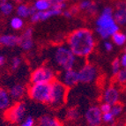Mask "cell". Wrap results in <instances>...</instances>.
I'll return each mask as SVG.
<instances>
[{
	"instance_id": "9a60e30c",
	"label": "cell",
	"mask_w": 126,
	"mask_h": 126,
	"mask_svg": "<svg viewBox=\"0 0 126 126\" xmlns=\"http://www.w3.org/2000/svg\"><path fill=\"white\" fill-rule=\"evenodd\" d=\"M36 126H63L58 118L50 115H43L38 119Z\"/></svg>"
},
{
	"instance_id": "7bdbcfd3",
	"label": "cell",
	"mask_w": 126,
	"mask_h": 126,
	"mask_svg": "<svg viewBox=\"0 0 126 126\" xmlns=\"http://www.w3.org/2000/svg\"><path fill=\"white\" fill-rule=\"evenodd\" d=\"M124 126H126V122H125V124H124Z\"/></svg>"
},
{
	"instance_id": "8d00e7d4",
	"label": "cell",
	"mask_w": 126,
	"mask_h": 126,
	"mask_svg": "<svg viewBox=\"0 0 126 126\" xmlns=\"http://www.w3.org/2000/svg\"><path fill=\"white\" fill-rule=\"evenodd\" d=\"M70 11H71V13H72V15L77 14V13H79V5H78V6H76V5L72 6V8L70 9Z\"/></svg>"
},
{
	"instance_id": "7a4b0ae2",
	"label": "cell",
	"mask_w": 126,
	"mask_h": 126,
	"mask_svg": "<svg viewBox=\"0 0 126 126\" xmlns=\"http://www.w3.org/2000/svg\"><path fill=\"white\" fill-rule=\"evenodd\" d=\"M53 61L57 67L62 71L70 69H75L77 64V59L74 53L71 50L68 45H59L57 46L53 51Z\"/></svg>"
},
{
	"instance_id": "836d02e7",
	"label": "cell",
	"mask_w": 126,
	"mask_h": 126,
	"mask_svg": "<svg viewBox=\"0 0 126 126\" xmlns=\"http://www.w3.org/2000/svg\"><path fill=\"white\" fill-rule=\"evenodd\" d=\"M97 10H98V8H97V5L94 4H94H92V6H91L88 10L86 11V13H89V14H95V13H97Z\"/></svg>"
},
{
	"instance_id": "e575fe53",
	"label": "cell",
	"mask_w": 126,
	"mask_h": 126,
	"mask_svg": "<svg viewBox=\"0 0 126 126\" xmlns=\"http://www.w3.org/2000/svg\"><path fill=\"white\" fill-rule=\"evenodd\" d=\"M104 48H105V49L108 52H109V51H111L113 49V44L110 42H104Z\"/></svg>"
},
{
	"instance_id": "ac0fdd59",
	"label": "cell",
	"mask_w": 126,
	"mask_h": 126,
	"mask_svg": "<svg viewBox=\"0 0 126 126\" xmlns=\"http://www.w3.org/2000/svg\"><path fill=\"white\" fill-rule=\"evenodd\" d=\"M37 11L36 9L34 8V6H28L27 4H19L16 8V13L19 17L20 18H27V17H30L32 15L35 13Z\"/></svg>"
},
{
	"instance_id": "1f68e13d",
	"label": "cell",
	"mask_w": 126,
	"mask_h": 126,
	"mask_svg": "<svg viewBox=\"0 0 126 126\" xmlns=\"http://www.w3.org/2000/svg\"><path fill=\"white\" fill-rule=\"evenodd\" d=\"M111 108H112V105H110V104L108 102H102L101 104V106H100V109H101V111L102 114L111 112Z\"/></svg>"
},
{
	"instance_id": "52a82bcc",
	"label": "cell",
	"mask_w": 126,
	"mask_h": 126,
	"mask_svg": "<svg viewBox=\"0 0 126 126\" xmlns=\"http://www.w3.org/2000/svg\"><path fill=\"white\" fill-rule=\"evenodd\" d=\"M26 112V103L23 101H17L4 111V119L11 124H20L25 118Z\"/></svg>"
},
{
	"instance_id": "d4e9b609",
	"label": "cell",
	"mask_w": 126,
	"mask_h": 126,
	"mask_svg": "<svg viewBox=\"0 0 126 126\" xmlns=\"http://www.w3.org/2000/svg\"><path fill=\"white\" fill-rule=\"evenodd\" d=\"M116 80L120 84H125L126 83V67L123 70H120L119 72L114 76Z\"/></svg>"
},
{
	"instance_id": "8992f818",
	"label": "cell",
	"mask_w": 126,
	"mask_h": 126,
	"mask_svg": "<svg viewBox=\"0 0 126 126\" xmlns=\"http://www.w3.org/2000/svg\"><path fill=\"white\" fill-rule=\"evenodd\" d=\"M57 79V74L49 66H40L32 72L30 75L31 84L34 83H52Z\"/></svg>"
},
{
	"instance_id": "83f0119b",
	"label": "cell",
	"mask_w": 126,
	"mask_h": 126,
	"mask_svg": "<svg viewBox=\"0 0 126 126\" xmlns=\"http://www.w3.org/2000/svg\"><path fill=\"white\" fill-rule=\"evenodd\" d=\"M19 126H36L35 120L34 119V117L28 116L24 118L23 121L19 124Z\"/></svg>"
},
{
	"instance_id": "e0dca14e",
	"label": "cell",
	"mask_w": 126,
	"mask_h": 126,
	"mask_svg": "<svg viewBox=\"0 0 126 126\" xmlns=\"http://www.w3.org/2000/svg\"><path fill=\"white\" fill-rule=\"evenodd\" d=\"M12 105V97L9 91L0 87V110H6Z\"/></svg>"
},
{
	"instance_id": "74e56055",
	"label": "cell",
	"mask_w": 126,
	"mask_h": 126,
	"mask_svg": "<svg viewBox=\"0 0 126 126\" xmlns=\"http://www.w3.org/2000/svg\"><path fill=\"white\" fill-rule=\"evenodd\" d=\"M63 15L65 18H72V13H71L70 10H64L63 12Z\"/></svg>"
},
{
	"instance_id": "ba28073f",
	"label": "cell",
	"mask_w": 126,
	"mask_h": 126,
	"mask_svg": "<svg viewBox=\"0 0 126 126\" xmlns=\"http://www.w3.org/2000/svg\"><path fill=\"white\" fill-rule=\"evenodd\" d=\"M79 82L83 84H90L97 77V69L92 63H86L78 70Z\"/></svg>"
},
{
	"instance_id": "f546056e",
	"label": "cell",
	"mask_w": 126,
	"mask_h": 126,
	"mask_svg": "<svg viewBox=\"0 0 126 126\" xmlns=\"http://www.w3.org/2000/svg\"><path fill=\"white\" fill-rule=\"evenodd\" d=\"M93 4H94V2L91 1V0H83V1H81V2L79 3V10L86 11H86L92 6Z\"/></svg>"
},
{
	"instance_id": "30bf717a",
	"label": "cell",
	"mask_w": 126,
	"mask_h": 126,
	"mask_svg": "<svg viewBox=\"0 0 126 126\" xmlns=\"http://www.w3.org/2000/svg\"><path fill=\"white\" fill-rule=\"evenodd\" d=\"M57 79L60 82H62L64 86H66L68 88L73 87L74 86L79 83V82L78 71L76 69H70L62 71L61 73L59 74Z\"/></svg>"
},
{
	"instance_id": "60d3db41",
	"label": "cell",
	"mask_w": 126,
	"mask_h": 126,
	"mask_svg": "<svg viewBox=\"0 0 126 126\" xmlns=\"http://www.w3.org/2000/svg\"><path fill=\"white\" fill-rule=\"evenodd\" d=\"M7 2V0H0V6H2L3 4H5Z\"/></svg>"
},
{
	"instance_id": "4dcf8cb0",
	"label": "cell",
	"mask_w": 126,
	"mask_h": 126,
	"mask_svg": "<svg viewBox=\"0 0 126 126\" xmlns=\"http://www.w3.org/2000/svg\"><path fill=\"white\" fill-rule=\"evenodd\" d=\"M114 118H115V116H114L111 112L102 114V122L103 123H106V124L112 123L114 121Z\"/></svg>"
},
{
	"instance_id": "3957f363",
	"label": "cell",
	"mask_w": 126,
	"mask_h": 126,
	"mask_svg": "<svg viewBox=\"0 0 126 126\" xmlns=\"http://www.w3.org/2000/svg\"><path fill=\"white\" fill-rule=\"evenodd\" d=\"M119 31V26L116 24L113 14H107L101 12L96 19V32L102 39H108L115 33Z\"/></svg>"
},
{
	"instance_id": "d6986e66",
	"label": "cell",
	"mask_w": 126,
	"mask_h": 126,
	"mask_svg": "<svg viewBox=\"0 0 126 126\" xmlns=\"http://www.w3.org/2000/svg\"><path fill=\"white\" fill-rule=\"evenodd\" d=\"M113 17L118 26L126 25V6L116 7L113 13Z\"/></svg>"
},
{
	"instance_id": "7c38bea8",
	"label": "cell",
	"mask_w": 126,
	"mask_h": 126,
	"mask_svg": "<svg viewBox=\"0 0 126 126\" xmlns=\"http://www.w3.org/2000/svg\"><path fill=\"white\" fill-rule=\"evenodd\" d=\"M23 50L28 51L34 47V40H33V29L31 27H28L19 35V44Z\"/></svg>"
},
{
	"instance_id": "d6a6232c",
	"label": "cell",
	"mask_w": 126,
	"mask_h": 126,
	"mask_svg": "<svg viewBox=\"0 0 126 126\" xmlns=\"http://www.w3.org/2000/svg\"><path fill=\"white\" fill-rule=\"evenodd\" d=\"M65 7H66V4H65V3H58V4H52L51 8L57 9V10H62V11H63V9H64Z\"/></svg>"
},
{
	"instance_id": "44dd1931",
	"label": "cell",
	"mask_w": 126,
	"mask_h": 126,
	"mask_svg": "<svg viewBox=\"0 0 126 126\" xmlns=\"http://www.w3.org/2000/svg\"><path fill=\"white\" fill-rule=\"evenodd\" d=\"M65 116H66V118H67L68 120L76 121V120H78L79 118V116H80L79 110L78 108H76V107L70 108V109H67Z\"/></svg>"
},
{
	"instance_id": "5bb4252c",
	"label": "cell",
	"mask_w": 126,
	"mask_h": 126,
	"mask_svg": "<svg viewBox=\"0 0 126 126\" xmlns=\"http://www.w3.org/2000/svg\"><path fill=\"white\" fill-rule=\"evenodd\" d=\"M19 44V35L16 34H2L0 35V45L7 48H13Z\"/></svg>"
},
{
	"instance_id": "8fae6325",
	"label": "cell",
	"mask_w": 126,
	"mask_h": 126,
	"mask_svg": "<svg viewBox=\"0 0 126 126\" xmlns=\"http://www.w3.org/2000/svg\"><path fill=\"white\" fill-rule=\"evenodd\" d=\"M62 13H63L62 10H57V9L53 8H50L46 11H42V12H38L37 11L35 13L30 16V19H31V22H33V23H37L39 21H43L50 19L52 17H55V16H58Z\"/></svg>"
},
{
	"instance_id": "f1b7e54d",
	"label": "cell",
	"mask_w": 126,
	"mask_h": 126,
	"mask_svg": "<svg viewBox=\"0 0 126 126\" xmlns=\"http://www.w3.org/2000/svg\"><path fill=\"white\" fill-rule=\"evenodd\" d=\"M120 66H121V62L119 58H115L111 63V68H112V73L113 76H115L118 72L120 71Z\"/></svg>"
},
{
	"instance_id": "5b68a950",
	"label": "cell",
	"mask_w": 126,
	"mask_h": 126,
	"mask_svg": "<svg viewBox=\"0 0 126 126\" xmlns=\"http://www.w3.org/2000/svg\"><path fill=\"white\" fill-rule=\"evenodd\" d=\"M51 92V83H34L27 88V95L32 101L48 104Z\"/></svg>"
},
{
	"instance_id": "4316f807",
	"label": "cell",
	"mask_w": 126,
	"mask_h": 126,
	"mask_svg": "<svg viewBox=\"0 0 126 126\" xmlns=\"http://www.w3.org/2000/svg\"><path fill=\"white\" fill-rule=\"evenodd\" d=\"M21 58L18 56L16 57H13L12 61H11V69L13 71H16V70L19 69V67L20 66L21 64Z\"/></svg>"
},
{
	"instance_id": "6da1fadb",
	"label": "cell",
	"mask_w": 126,
	"mask_h": 126,
	"mask_svg": "<svg viewBox=\"0 0 126 126\" xmlns=\"http://www.w3.org/2000/svg\"><path fill=\"white\" fill-rule=\"evenodd\" d=\"M67 45L76 57L79 58L87 57L95 48L94 33L88 28H79L67 36Z\"/></svg>"
},
{
	"instance_id": "b9f144b4",
	"label": "cell",
	"mask_w": 126,
	"mask_h": 126,
	"mask_svg": "<svg viewBox=\"0 0 126 126\" xmlns=\"http://www.w3.org/2000/svg\"><path fill=\"white\" fill-rule=\"evenodd\" d=\"M47 1H49V2L51 3V1H52V0H47Z\"/></svg>"
},
{
	"instance_id": "277c9868",
	"label": "cell",
	"mask_w": 126,
	"mask_h": 126,
	"mask_svg": "<svg viewBox=\"0 0 126 126\" xmlns=\"http://www.w3.org/2000/svg\"><path fill=\"white\" fill-rule=\"evenodd\" d=\"M69 88L60 82L58 79H55L51 83V92L49 96L48 105L52 109H57L62 108L66 102Z\"/></svg>"
},
{
	"instance_id": "ffe728a7",
	"label": "cell",
	"mask_w": 126,
	"mask_h": 126,
	"mask_svg": "<svg viewBox=\"0 0 126 126\" xmlns=\"http://www.w3.org/2000/svg\"><path fill=\"white\" fill-rule=\"evenodd\" d=\"M33 6L38 12H42V11H46L50 9L51 6H52V4L49 1H47V0H36Z\"/></svg>"
},
{
	"instance_id": "484cf974",
	"label": "cell",
	"mask_w": 126,
	"mask_h": 126,
	"mask_svg": "<svg viewBox=\"0 0 126 126\" xmlns=\"http://www.w3.org/2000/svg\"><path fill=\"white\" fill-rule=\"evenodd\" d=\"M123 109H124V104H123L122 102H119V101H118V102L115 103L114 105H112L111 113L113 114L115 116H116L122 113Z\"/></svg>"
},
{
	"instance_id": "f35d334b",
	"label": "cell",
	"mask_w": 126,
	"mask_h": 126,
	"mask_svg": "<svg viewBox=\"0 0 126 126\" xmlns=\"http://www.w3.org/2000/svg\"><path fill=\"white\" fill-rule=\"evenodd\" d=\"M4 63H5V57L3 55H0V67H2Z\"/></svg>"
},
{
	"instance_id": "4fadbf2b",
	"label": "cell",
	"mask_w": 126,
	"mask_h": 126,
	"mask_svg": "<svg viewBox=\"0 0 126 126\" xmlns=\"http://www.w3.org/2000/svg\"><path fill=\"white\" fill-rule=\"evenodd\" d=\"M103 101L104 102L109 103L110 105H114L119 101V91L114 86H109L105 89L103 93Z\"/></svg>"
},
{
	"instance_id": "9c48e42d",
	"label": "cell",
	"mask_w": 126,
	"mask_h": 126,
	"mask_svg": "<svg viewBox=\"0 0 126 126\" xmlns=\"http://www.w3.org/2000/svg\"><path fill=\"white\" fill-rule=\"evenodd\" d=\"M85 119L89 126H101L102 123V113L100 107H89L85 113Z\"/></svg>"
},
{
	"instance_id": "d590c367",
	"label": "cell",
	"mask_w": 126,
	"mask_h": 126,
	"mask_svg": "<svg viewBox=\"0 0 126 126\" xmlns=\"http://www.w3.org/2000/svg\"><path fill=\"white\" fill-rule=\"evenodd\" d=\"M120 62H121V65H122L123 67L125 68L126 67V52L123 55V57H122V58H121V60H120Z\"/></svg>"
},
{
	"instance_id": "ab89813d",
	"label": "cell",
	"mask_w": 126,
	"mask_h": 126,
	"mask_svg": "<svg viewBox=\"0 0 126 126\" xmlns=\"http://www.w3.org/2000/svg\"><path fill=\"white\" fill-rule=\"evenodd\" d=\"M67 1V0H52L51 1V4H58V3H65Z\"/></svg>"
},
{
	"instance_id": "ee69618b",
	"label": "cell",
	"mask_w": 126,
	"mask_h": 126,
	"mask_svg": "<svg viewBox=\"0 0 126 126\" xmlns=\"http://www.w3.org/2000/svg\"><path fill=\"white\" fill-rule=\"evenodd\" d=\"M74 1H79V0H74Z\"/></svg>"
},
{
	"instance_id": "603a6c76",
	"label": "cell",
	"mask_w": 126,
	"mask_h": 126,
	"mask_svg": "<svg viewBox=\"0 0 126 126\" xmlns=\"http://www.w3.org/2000/svg\"><path fill=\"white\" fill-rule=\"evenodd\" d=\"M10 26L14 30H19L24 27V20L22 18L19 17H13L10 21Z\"/></svg>"
},
{
	"instance_id": "7402d4cb",
	"label": "cell",
	"mask_w": 126,
	"mask_h": 126,
	"mask_svg": "<svg viewBox=\"0 0 126 126\" xmlns=\"http://www.w3.org/2000/svg\"><path fill=\"white\" fill-rule=\"evenodd\" d=\"M112 41L117 46H122L126 42V34L121 32H116L112 35Z\"/></svg>"
},
{
	"instance_id": "cb8c5ba5",
	"label": "cell",
	"mask_w": 126,
	"mask_h": 126,
	"mask_svg": "<svg viewBox=\"0 0 126 126\" xmlns=\"http://www.w3.org/2000/svg\"><path fill=\"white\" fill-rule=\"evenodd\" d=\"M13 9H14L13 4L12 3L6 2L5 4H3L2 6H0V13L4 16H8L13 13Z\"/></svg>"
},
{
	"instance_id": "2e32d148",
	"label": "cell",
	"mask_w": 126,
	"mask_h": 126,
	"mask_svg": "<svg viewBox=\"0 0 126 126\" xmlns=\"http://www.w3.org/2000/svg\"><path fill=\"white\" fill-rule=\"evenodd\" d=\"M27 88L25 87V86L20 83H17V84L13 85L9 90L10 95L12 97V99L15 100V101H19V100H21L25 96L26 93H27Z\"/></svg>"
}]
</instances>
